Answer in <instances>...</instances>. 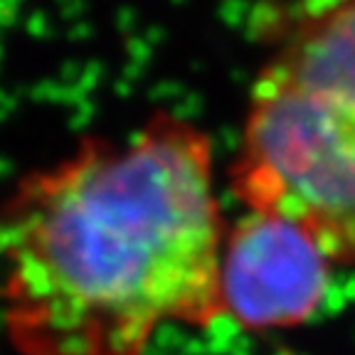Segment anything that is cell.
Returning a JSON list of instances; mask_svg holds the SVG:
<instances>
[{
	"label": "cell",
	"mask_w": 355,
	"mask_h": 355,
	"mask_svg": "<svg viewBox=\"0 0 355 355\" xmlns=\"http://www.w3.org/2000/svg\"><path fill=\"white\" fill-rule=\"evenodd\" d=\"M212 141L155 114L89 136L0 205L3 326L17 355H146L168 326L222 316Z\"/></svg>",
	"instance_id": "obj_1"
},
{
	"label": "cell",
	"mask_w": 355,
	"mask_h": 355,
	"mask_svg": "<svg viewBox=\"0 0 355 355\" xmlns=\"http://www.w3.org/2000/svg\"><path fill=\"white\" fill-rule=\"evenodd\" d=\"M230 188L299 222L333 264L355 261V0L311 17L261 69Z\"/></svg>",
	"instance_id": "obj_2"
},
{
	"label": "cell",
	"mask_w": 355,
	"mask_h": 355,
	"mask_svg": "<svg viewBox=\"0 0 355 355\" xmlns=\"http://www.w3.org/2000/svg\"><path fill=\"white\" fill-rule=\"evenodd\" d=\"M331 272L333 259L299 222L247 210L225 232L222 316L247 331L301 326L326 301Z\"/></svg>",
	"instance_id": "obj_3"
}]
</instances>
